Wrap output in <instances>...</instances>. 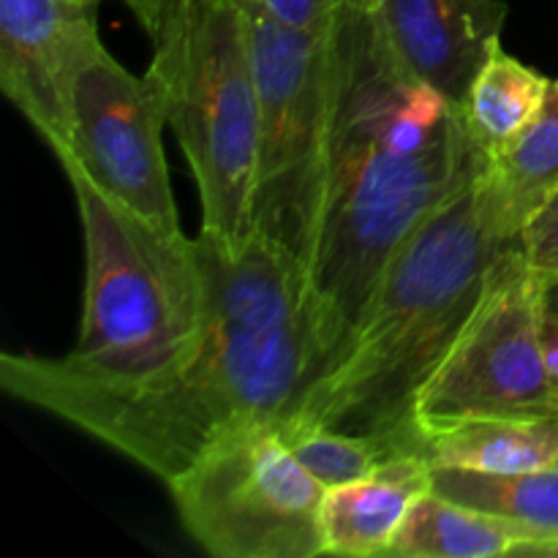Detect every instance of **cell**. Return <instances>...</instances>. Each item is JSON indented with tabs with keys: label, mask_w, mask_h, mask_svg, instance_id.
I'll return each instance as SVG.
<instances>
[{
	"label": "cell",
	"mask_w": 558,
	"mask_h": 558,
	"mask_svg": "<svg viewBox=\"0 0 558 558\" xmlns=\"http://www.w3.org/2000/svg\"><path fill=\"white\" fill-rule=\"evenodd\" d=\"M205 322L189 357L140 385L82 379L54 357L0 354V387L54 414L163 483L248 425H283L327 374L303 270L254 234L227 248L199 232Z\"/></svg>",
	"instance_id": "1"
},
{
	"label": "cell",
	"mask_w": 558,
	"mask_h": 558,
	"mask_svg": "<svg viewBox=\"0 0 558 558\" xmlns=\"http://www.w3.org/2000/svg\"><path fill=\"white\" fill-rule=\"evenodd\" d=\"M330 49V153L303 265L327 374L347 352L392 256L490 161L463 109L398 58L374 5H338Z\"/></svg>",
	"instance_id": "2"
},
{
	"label": "cell",
	"mask_w": 558,
	"mask_h": 558,
	"mask_svg": "<svg viewBox=\"0 0 558 558\" xmlns=\"http://www.w3.org/2000/svg\"><path fill=\"white\" fill-rule=\"evenodd\" d=\"M518 245L496 213L485 172L425 218L387 265L336 368L289 423L376 441L387 458L423 452L420 392L439 371Z\"/></svg>",
	"instance_id": "3"
},
{
	"label": "cell",
	"mask_w": 558,
	"mask_h": 558,
	"mask_svg": "<svg viewBox=\"0 0 558 558\" xmlns=\"http://www.w3.org/2000/svg\"><path fill=\"white\" fill-rule=\"evenodd\" d=\"M150 41L147 76L202 199V232L227 248L254 238L256 74L240 0H123Z\"/></svg>",
	"instance_id": "4"
},
{
	"label": "cell",
	"mask_w": 558,
	"mask_h": 558,
	"mask_svg": "<svg viewBox=\"0 0 558 558\" xmlns=\"http://www.w3.org/2000/svg\"><path fill=\"white\" fill-rule=\"evenodd\" d=\"M65 178L85 240V300L80 338L54 363L104 385L156 379L199 341L205 276L196 238L147 227L76 169Z\"/></svg>",
	"instance_id": "5"
},
{
	"label": "cell",
	"mask_w": 558,
	"mask_h": 558,
	"mask_svg": "<svg viewBox=\"0 0 558 558\" xmlns=\"http://www.w3.org/2000/svg\"><path fill=\"white\" fill-rule=\"evenodd\" d=\"M256 74L254 232L303 270L314 243L332 125L330 25L292 27L251 0Z\"/></svg>",
	"instance_id": "6"
},
{
	"label": "cell",
	"mask_w": 558,
	"mask_h": 558,
	"mask_svg": "<svg viewBox=\"0 0 558 558\" xmlns=\"http://www.w3.org/2000/svg\"><path fill=\"white\" fill-rule=\"evenodd\" d=\"M180 523L216 558L325 556L316 483L276 425H248L169 483Z\"/></svg>",
	"instance_id": "7"
},
{
	"label": "cell",
	"mask_w": 558,
	"mask_h": 558,
	"mask_svg": "<svg viewBox=\"0 0 558 558\" xmlns=\"http://www.w3.org/2000/svg\"><path fill=\"white\" fill-rule=\"evenodd\" d=\"M548 281L510 251L474 319L458 338L414 407L428 434L463 420L558 417V387L543 349Z\"/></svg>",
	"instance_id": "8"
},
{
	"label": "cell",
	"mask_w": 558,
	"mask_h": 558,
	"mask_svg": "<svg viewBox=\"0 0 558 558\" xmlns=\"http://www.w3.org/2000/svg\"><path fill=\"white\" fill-rule=\"evenodd\" d=\"M169 123L163 93L96 47L69 93V150L63 172L76 169L123 210L163 234H183L169 183L161 131Z\"/></svg>",
	"instance_id": "9"
},
{
	"label": "cell",
	"mask_w": 558,
	"mask_h": 558,
	"mask_svg": "<svg viewBox=\"0 0 558 558\" xmlns=\"http://www.w3.org/2000/svg\"><path fill=\"white\" fill-rule=\"evenodd\" d=\"M101 47L98 0H0V87L54 158L69 150V93Z\"/></svg>",
	"instance_id": "10"
},
{
	"label": "cell",
	"mask_w": 558,
	"mask_h": 558,
	"mask_svg": "<svg viewBox=\"0 0 558 558\" xmlns=\"http://www.w3.org/2000/svg\"><path fill=\"white\" fill-rule=\"evenodd\" d=\"M398 58L461 107L483 65L501 49L507 0H374Z\"/></svg>",
	"instance_id": "11"
},
{
	"label": "cell",
	"mask_w": 558,
	"mask_h": 558,
	"mask_svg": "<svg viewBox=\"0 0 558 558\" xmlns=\"http://www.w3.org/2000/svg\"><path fill=\"white\" fill-rule=\"evenodd\" d=\"M434 485V466L423 452L392 456L357 483L325 490L322 539L325 556H387L403 521Z\"/></svg>",
	"instance_id": "12"
},
{
	"label": "cell",
	"mask_w": 558,
	"mask_h": 558,
	"mask_svg": "<svg viewBox=\"0 0 558 558\" xmlns=\"http://www.w3.org/2000/svg\"><path fill=\"white\" fill-rule=\"evenodd\" d=\"M434 469L521 474L558 463V417H485L445 425L425 439Z\"/></svg>",
	"instance_id": "13"
},
{
	"label": "cell",
	"mask_w": 558,
	"mask_h": 558,
	"mask_svg": "<svg viewBox=\"0 0 558 558\" xmlns=\"http://www.w3.org/2000/svg\"><path fill=\"white\" fill-rule=\"evenodd\" d=\"M485 178L507 234L521 238L558 191V80L532 123L490 156Z\"/></svg>",
	"instance_id": "14"
},
{
	"label": "cell",
	"mask_w": 558,
	"mask_h": 558,
	"mask_svg": "<svg viewBox=\"0 0 558 558\" xmlns=\"http://www.w3.org/2000/svg\"><path fill=\"white\" fill-rule=\"evenodd\" d=\"M515 523L428 490L403 521L387 556L398 558H494L526 545Z\"/></svg>",
	"instance_id": "15"
},
{
	"label": "cell",
	"mask_w": 558,
	"mask_h": 558,
	"mask_svg": "<svg viewBox=\"0 0 558 558\" xmlns=\"http://www.w3.org/2000/svg\"><path fill=\"white\" fill-rule=\"evenodd\" d=\"M430 490L515 523L529 534V543L558 539V463L521 474L434 469Z\"/></svg>",
	"instance_id": "16"
},
{
	"label": "cell",
	"mask_w": 558,
	"mask_h": 558,
	"mask_svg": "<svg viewBox=\"0 0 558 558\" xmlns=\"http://www.w3.org/2000/svg\"><path fill=\"white\" fill-rule=\"evenodd\" d=\"M550 85L545 74L512 58L505 47L483 65L469 87L461 109L477 145L488 153H499L534 120L548 98Z\"/></svg>",
	"instance_id": "17"
},
{
	"label": "cell",
	"mask_w": 558,
	"mask_h": 558,
	"mask_svg": "<svg viewBox=\"0 0 558 558\" xmlns=\"http://www.w3.org/2000/svg\"><path fill=\"white\" fill-rule=\"evenodd\" d=\"M278 428V425H276ZM292 456L303 463L305 472L325 488L357 483L376 472L387 452L376 441L319 425H287L278 428Z\"/></svg>",
	"instance_id": "18"
},
{
	"label": "cell",
	"mask_w": 558,
	"mask_h": 558,
	"mask_svg": "<svg viewBox=\"0 0 558 558\" xmlns=\"http://www.w3.org/2000/svg\"><path fill=\"white\" fill-rule=\"evenodd\" d=\"M523 262L545 281H558V191L518 238Z\"/></svg>",
	"instance_id": "19"
},
{
	"label": "cell",
	"mask_w": 558,
	"mask_h": 558,
	"mask_svg": "<svg viewBox=\"0 0 558 558\" xmlns=\"http://www.w3.org/2000/svg\"><path fill=\"white\" fill-rule=\"evenodd\" d=\"M272 20L292 27H325L347 0H251Z\"/></svg>",
	"instance_id": "20"
},
{
	"label": "cell",
	"mask_w": 558,
	"mask_h": 558,
	"mask_svg": "<svg viewBox=\"0 0 558 558\" xmlns=\"http://www.w3.org/2000/svg\"><path fill=\"white\" fill-rule=\"evenodd\" d=\"M543 349H545V360H548V371L558 387V311H554V308L545 311Z\"/></svg>",
	"instance_id": "21"
},
{
	"label": "cell",
	"mask_w": 558,
	"mask_h": 558,
	"mask_svg": "<svg viewBox=\"0 0 558 558\" xmlns=\"http://www.w3.org/2000/svg\"><path fill=\"white\" fill-rule=\"evenodd\" d=\"M510 556H537V558H558V539L548 543H526L518 545Z\"/></svg>",
	"instance_id": "22"
},
{
	"label": "cell",
	"mask_w": 558,
	"mask_h": 558,
	"mask_svg": "<svg viewBox=\"0 0 558 558\" xmlns=\"http://www.w3.org/2000/svg\"><path fill=\"white\" fill-rule=\"evenodd\" d=\"M545 300H548V308L558 311V281H548V289H545Z\"/></svg>",
	"instance_id": "23"
},
{
	"label": "cell",
	"mask_w": 558,
	"mask_h": 558,
	"mask_svg": "<svg viewBox=\"0 0 558 558\" xmlns=\"http://www.w3.org/2000/svg\"><path fill=\"white\" fill-rule=\"evenodd\" d=\"M352 3H363V5H374V0H352Z\"/></svg>",
	"instance_id": "24"
}]
</instances>
